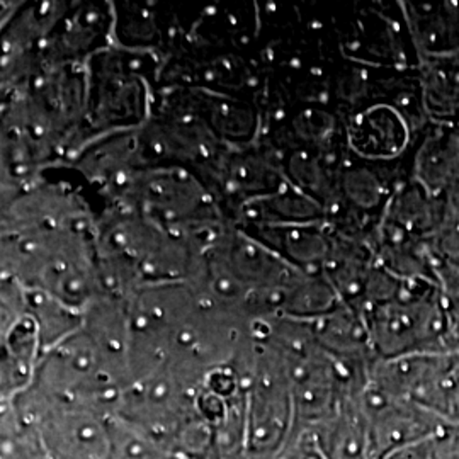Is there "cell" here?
Segmentation results:
<instances>
[{
  "label": "cell",
  "mask_w": 459,
  "mask_h": 459,
  "mask_svg": "<svg viewBox=\"0 0 459 459\" xmlns=\"http://www.w3.org/2000/svg\"><path fill=\"white\" fill-rule=\"evenodd\" d=\"M358 315L377 361L449 351L451 320L436 281L402 278L392 295L369 303Z\"/></svg>",
  "instance_id": "cell-1"
},
{
  "label": "cell",
  "mask_w": 459,
  "mask_h": 459,
  "mask_svg": "<svg viewBox=\"0 0 459 459\" xmlns=\"http://www.w3.org/2000/svg\"><path fill=\"white\" fill-rule=\"evenodd\" d=\"M36 429L48 459H113L115 415L65 403L30 385L2 402Z\"/></svg>",
  "instance_id": "cell-2"
},
{
  "label": "cell",
  "mask_w": 459,
  "mask_h": 459,
  "mask_svg": "<svg viewBox=\"0 0 459 459\" xmlns=\"http://www.w3.org/2000/svg\"><path fill=\"white\" fill-rule=\"evenodd\" d=\"M361 409L371 459L385 458L407 446L429 443L449 426L434 411L383 394L369 383L362 390Z\"/></svg>",
  "instance_id": "cell-3"
},
{
  "label": "cell",
  "mask_w": 459,
  "mask_h": 459,
  "mask_svg": "<svg viewBox=\"0 0 459 459\" xmlns=\"http://www.w3.org/2000/svg\"><path fill=\"white\" fill-rule=\"evenodd\" d=\"M313 434L325 459H371L361 394L349 400L342 411Z\"/></svg>",
  "instance_id": "cell-4"
},
{
  "label": "cell",
  "mask_w": 459,
  "mask_h": 459,
  "mask_svg": "<svg viewBox=\"0 0 459 459\" xmlns=\"http://www.w3.org/2000/svg\"><path fill=\"white\" fill-rule=\"evenodd\" d=\"M422 85L429 115L443 126L459 125V51L424 56Z\"/></svg>",
  "instance_id": "cell-5"
},
{
  "label": "cell",
  "mask_w": 459,
  "mask_h": 459,
  "mask_svg": "<svg viewBox=\"0 0 459 459\" xmlns=\"http://www.w3.org/2000/svg\"><path fill=\"white\" fill-rule=\"evenodd\" d=\"M279 459H325L313 432H295L288 446L279 455Z\"/></svg>",
  "instance_id": "cell-6"
},
{
  "label": "cell",
  "mask_w": 459,
  "mask_h": 459,
  "mask_svg": "<svg viewBox=\"0 0 459 459\" xmlns=\"http://www.w3.org/2000/svg\"><path fill=\"white\" fill-rule=\"evenodd\" d=\"M429 455H430V441L402 447L381 459H429Z\"/></svg>",
  "instance_id": "cell-7"
},
{
  "label": "cell",
  "mask_w": 459,
  "mask_h": 459,
  "mask_svg": "<svg viewBox=\"0 0 459 459\" xmlns=\"http://www.w3.org/2000/svg\"><path fill=\"white\" fill-rule=\"evenodd\" d=\"M444 199H446V204L449 208V213L453 214L456 220H459V186L449 189L444 195Z\"/></svg>",
  "instance_id": "cell-8"
},
{
  "label": "cell",
  "mask_w": 459,
  "mask_h": 459,
  "mask_svg": "<svg viewBox=\"0 0 459 459\" xmlns=\"http://www.w3.org/2000/svg\"><path fill=\"white\" fill-rule=\"evenodd\" d=\"M162 459H191L181 456V455H172V453H165V456Z\"/></svg>",
  "instance_id": "cell-9"
},
{
  "label": "cell",
  "mask_w": 459,
  "mask_h": 459,
  "mask_svg": "<svg viewBox=\"0 0 459 459\" xmlns=\"http://www.w3.org/2000/svg\"><path fill=\"white\" fill-rule=\"evenodd\" d=\"M43 459H48V458H43Z\"/></svg>",
  "instance_id": "cell-10"
}]
</instances>
